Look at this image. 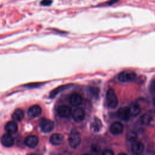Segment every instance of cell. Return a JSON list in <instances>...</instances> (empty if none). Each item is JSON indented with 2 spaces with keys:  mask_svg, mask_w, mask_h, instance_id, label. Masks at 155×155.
Masks as SVG:
<instances>
[{
  "mask_svg": "<svg viewBox=\"0 0 155 155\" xmlns=\"http://www.w3.org/2000/svg\"><path fill=\"white\" fill-rule=\"evenodd\" d=\"M81 142V136L79 132L73 129L71 131L68 137V143L71 148H77Z\"/></svg>",
  "mask_w": 155,
  "mask_h": 155,
  "instance_id": "1",
  "label": "cell"
},
{
  "mask_svg": "<svg viewBox=\"0 0 155 155\" xmlns=\"http://www.w3.org/2000/svg\"><path fill=\"white\" fill-rule=\"evenodd\" d=\"M107 105L111 108H116L118 105V99L113 89H109L106 94Z\"/></svg>",
  "mask_w": 155,
  "mask_h": 155,
  "instance_id": "2",
  "label": "cell"
},
{
  "mask_svg": "<svg viewBox=\"0 0 155 155\" xmlns=\"http://www.w3.org/2000/svg\"><path fill=\"white\" fill-rule=\"evenodd\" d=\"M136 78V74L132 71H124L118 75V79L122 82H129L134 81Z\"/></svg>",
  "mask_w": 155,
  "mask_h": 155,
  "instance_id": "3",
  "label": "cell"
},
{
  "mask_svg": "<svg viewBox=\"0 0 155 155\" xmlns=\"http://www.w3.org/2000/svg\"><path fill=\"white\" fill-rule=\"evenodd\" d=\"M39 126L42 131L44 133H50L54 128V122L47 119H42L39 123Z\"/></svg>",
  "mask_w": 155,
  "mask_h": 155,
  "instance_id": "4",
  "label": "cell"
},
{
  "mask_svg": "<svg viewBox=\"0 0 155 155\" xmlns=\"http://www.w3.org/2000/svg\"><path fill=\"white\" fill-rule=\"evenodd\" d=\"M155 116L154 111H148L147 113H144L140 117V122L142 125H148L153 121Z\"/></svg>",
  "mask_w": 155,
  "mask_h": 155,
  "instance_id": "5",
  "label": "cell"
},
{
  "mask_svg": "<svg viewBox=\"0 0 155 155\" xmlns=\"http://www.w3.org/2000/svg\"><path fill=\"white\" fill-rule=\"evenodd\" d=\"M117 117L120 120H122L124 121H128L130 119V117L131 116L129 107H126L119 108L117 111Z\"/></svg>",
  "mask_w": 155,
  "mask_h": 155,
  "instance_id": "6",
  "label": "cell"
},
{
  "mask_svg": "<svg viewBox=\"0 0 155 155\" xmlns=\"http://www.w3.org/2000/svg\"><path fill=\"white\" fill-rule=\"evenodd\" d=\"M72 113L71 107L67 105H61L58 109V113L62 118H68Z\"/></svg>",
  "mask_w": 155,
  "mask_h": 155,
  "instance_id": "7",
  "label": "cell"
},
{
  "mask_svg": "<svg viewBox=\"0 0 155 155\" xmlns=\"http://www.w3.org/2000/svg\"><path fill=\"white\" fill-rule=\"evenodd\" d=\"M41 113L42 109L41 107L38 105H34L28 108L27 111V115L30 118L33 119L40 116Z\"/></svg>",
  "mask_w": 155,
  "mask_h": 155,
  "instance_id": "8",
  "label": "cell"
},
{
  "mask_svg": "<svg viewBox=\"0 0 155 155\" xmlns=\"http://www.w3.org/2000/svg\"><path fill=\"white\" fill-rule=\"evenodd\" d=\"M85 113L84 110L81 108H76L72 113L73 119L76 122H81L85 119Z\"/></svg>",
  "mask_w": 155,
  "mask_h": 155,
  "instance_id": "9",
  "label": "cell"
},
{
  "mask_svg": "<svg viewBox=\"0 0 155 155\" xmlns=\"http://www.w3.org/2000/svg\"><path fill=\"white\" fill-rule=\"evenodd\" d=\"M110 130L113 134L119 135L123 132L124 126L119 122H114L111 125Z\"/></svg>",
  "mask_w": 155,
  "mask_h": 155,
  "instance_id": "10",
  "label": "cell"
},
{
  "mask_svg": "<svg viewBox=\"0 0 155 155\" xmlns=\"http://www.w3.org/2000/svg\"><path fill=\"white\" fill-rule=\"evenodd\" d=\"M25 145L31 148H35L38 143H39V139L35 135H30L28 136L25 139Z\"/></svg>",
  "mask_w": 155,
  "mask_h": 155,
  "instance_id": "11",
  "label": "cell"
},
{
  "mask_svg": "<svg viewBox=\"0 0 155 155\" xmlns=\"http://www.w3.org/2000/svg\"><path fill=\"white\" fill-rule=\"evenodd\" d=\"M14 138L9 133L3 134L1 137V143L5 147H12L14 144Z\"/></svg>",
  "mask_w": 155,
  "mask_h": 155,
  "instance_id": "12",
  "label": "cell"
},
{
  "mask_svg": "<svg viewBox=\"0 0 155 155\" xmlns=\"http://www.w3.org/2000/svg\"><path fill=\"white\" fill-rule=\"evenodd\" d=\"M64 137L62 134L54 133L50 137V142L53 145H59L64 142Z\"/></svg>",
  "mask_w": 155,
  "mask_h": 155,
  "instance_id": "13",
  "label": "cell"
},
{
  "mask_svg": "<svg viewBox=\"0 0 155 155\" xmlns=\"http://www.w3.org/2000/svg\"><path fill=\"white\" fill-rule=\"evenodd\" d=\"M131 150L133 154H139L143 152L144 150V145L141 142L135 141L133 142Z\"/></svg>",
  "mask_w": 155,
  "mask_h": 155,
  "instance_id": "14",
  "label": "cell"
},
{
  "mask_svg": "<svg viewBox=\"0 0 155 155\" xmlns=\"http://www.w3.org/2000/svg\"><path fill=\"white\" fill-rule=\"evenodd\" d=\"M69 100H70V103L73 106H78L82 103V97L80 94L74 93L70 96Z\"/></svg>",
  "mask_w": 155,
  "mask_h": 155,
  "instance_id": "15",
  "label": "cell"
},
{
  "mask_svg": "<svg viewBox=\"0 0 155 155\" xmlns=\"http://www.w3.org/2000/svg\"><path fill=\"white\" fill-rule=\"evenodd\" d=\"M4 128L7 133L15 134L18 131V125L14 121H9L6 123Z\"/></svg>",
  "mask_w": 155,
  "mask_h": 155,
  "instance_id": "16",
  "label": "cell"
},
{
  "mask_svg": "<svg viewBox=\"0 0 155 155\" xmlns=\"http://www.w3.org/2000/svg\"><path fill=\"white\" fill-rule=\"evenodd\" d=\"M24 116V111L21 109H16L14 111V112L12 114V117L13 120L16 121V122H20L21 121Z\"/></svg>",
  "mask_w": 155,
  "mask_h": 155,
  "instance_id": "17",
  "label": "cell"
},
{
  "mask_svg": "<svg viewBox=\"0 0 155 155\" xmlns=\"http://www.w3.org/2000/svg\"><path fill=\"white\" fill-rule=\"evenodd\" d=\"M131 116L133 117L137 116L140 112V108L136 103H132L129 107Z\"/></svg>",
  "mask_w": 155,
  "mask_h": 155,
  "instance_id": "18",
  "label": "cell"
},
{
  "mask_svg": "<svg viewBox=\"0 0 155 155\" xmlns=\"http://www.w3.org/2000/svg\"><path fill=\"white\" fill-rule=\"evenodd\" d=\"M102 127L101 121L97 117H94L91 123V128L94 131H99Z\"/></svg>",
  "mask_w": 155,
  "mask_h": 155,
  "instance_id": "19",
  "label": "cell"
},
{
  "mask_svg": "<svg viewBox=\"0 0 155 155\" xmlns=\"http://www.w3.org/2000/svg\"><path fill=\"white\" fill-rule=\"evenodd\" d=\"M127 140L130 142H134L136 141L137 139V133L134 131H130L128 132L126 136Z\"/></svg>",
  "mask_w": 155,
  "mask_h": 155,
  "instance_id": "20",
  "label": "cell"
},
{
  "mask_svg": "<svg viewBox=\"0 0 155 155\" xmlns=\"http://www.w3.org/2000/svg\"><path fill=\"white\" fill-rule=\"evenodd\" d=\"M150 91L153 94L155 95V79L151 81L150 85Z\"/></svg>",
  "mask_w": 155,
  "mask_h": 155,
  "instance_id": "21",
  "label": "cell"
},
{
  "mask_svg": "<svg viewBox=\"0 0 155 155\" xmlns=\"http://www.w3.org/2000/svg\"><path fill=\"white\" fill-rule=\"evenodd\" d=\"M91 152L93 153H99V151H100V147L97 145H93L91 146Z\"/></svg>",
  "mask_w": 155,
  "mask_h": 155,
  "instance_id": "22",
  "label": "cell"
},
{
  "mask_svg": "<svg viewBox=\"0 0 155 155\" xmlns=\"http://www.w3.org/2000/svg\"><path fill=\"white\" fill-rule=\"evenodd\" d=\"M52 1L51 0H42L41 2V4L44 6H49L51 4Z\"/></svg>",
  "mask_w": 155,
  "mask_h": 155,
  "instance_id": "23",
  "label": "cell"
},
{
  "mask_svg": "<svg viewBox=\"0 0 155 155\" xmlns=\"http://www.w3.org/2000/svg\"><path fill=\"white\" fill-rule=\"evenodd\" d=\"M102 154H104V155H111V154H113V152L112 150H109V149H107V150H105L102 153Z\"/></svg>",
  "mask_w": 155,
  "mask_h": 155,
  "instance_id": "24",
  "label": "cell"
},
{
  "mask_svg": "<svg viewBox=\"0 0 155 155\" xmlns=\"http://www.w3.org/2000/svg\"><path fill=\"white\" fill-rule=\"evenodd\" d=\"M119 1H120V0H111V1H110L109 2H108V4L109 5H113V4Z\"/></svg>",
  "mask_w": 155,
  "mask_h": 155,
  "instance_id": "25",
  "label": "cell"
},
{
  "mask_svg": "<svg viewBox=\"0 0 155 155\" xmlns=\"http://www.w3.org/2000/svg\"><path fill=\"white\" fill-rule=\"evenodd\" d=\"M153 105L155 107V97H154V99H153Z\"/></svg>",
  "mask_w": 155,
  "mask_h": 155,
  "instance_id": "26",
  "label": "cell"
}]
</instances>
